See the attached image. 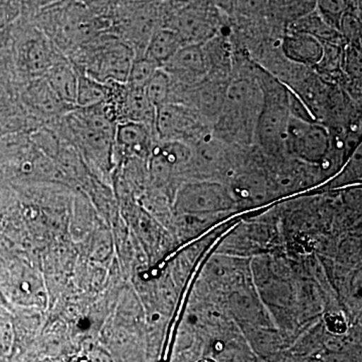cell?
Instances as JSON below:
<instances>
[{
  "mask_svg": "<svg viewBox=\"0 0 362 362\" xmlns=\"http://www.w3.org/2000/svg\"><path fill=\"white\" fill-rule=\"evenodd\" d=\"M182 45H185L182 40L175 30L169 28H159L152 33L142 56L162 68Z\"/></svg>",
  "mask_w": 362,
  "mask_h": 362,
  "instance_id": "cell-10",
  "label": "cell"
},
{
  "mask_svg": "<svg viewBox=\"0 0 362 362\" xmlns=\"http://www.w3.org/2000/svg\"><path fill=\"white\" fill-rule=\"evenodd\" d=\"M287 105L290 116L293 117V118L303 121H316L307 105L304 103L303 100L298 96L296 93L289 87H288Z\"/></svg>",
  "mask_w": 362,
  "mask_h": 362,
  "instance_id": "cell-18",
  "label": "cell"
},
{
  "mask_svg": "<svg viewBox=\"0 0 362 362\" xmlns=\"http://www.w3.org/2000/svg\"><path fill=\"white\" fill-rule=\"evenodd\" d=\"M173 85L170 76L163 69H158L144 88L145 94L154 108H159L162 105L170 102Z\"/></svg>",
  "mask_w": 362,
  "mask_h": 362,
  "instance_id": "cell-14",
  "label": "cell"
},
{
  "mask_svg": "<svg viewBox=\"0 0 362 362\" xmlns=\"http://www.w3.org/2000/svg\"><path fill=\"white\" fill-rule=\"evenodd\" d=\"M124 100L120 122H137L145 124L154 130L156 109L150 103L144 89L129 87L127 84Z\"/></svg>",
  "mask_w": 362,
  "mask_h": 362,
  "instance_id": "cell-8",
  "label": "cell"
},
{
  "mask_svg": "<svg viewBox=\"0 0 362 362\" xmlns=\"http://www.w3.org/2000/svg\"><path fill=\"white\" fill-rule=\"evenodd\" d=\"M75 69L77 71L76 104L80 108H88V107L103 103L105 96H106L104 83L98 82L94 78L89 77L80 69Z\"/></svg>",
  "mask_w": 362,
  "mask_h": 362,
  "instance_id": "cell-13",
  "label": "cell"
},
{
  "mask_svg": "<svg viewBox=\"0 0 362 362\" xmlns=\"http://www.w3.org/2000/svg\"><path fill=\"white\" fill-rule=\"evenodd\" d=\"M338 32L346 45L358 47L361 42V21L354 11H349L340 21Z\"/></svg>",
  "mask_w": 362,
  "mask_h": 362,
  "instance_id": "cell-17",
  "label": "cell"
},
{
  "mask_svg": "<svg viewBox=\"0 0 362 362\" xmlns=\"http://www.w3.org/2000/svg\"><path fill=\"white\" fill-rule=\"evenodd\" d=\"M317 0H269L268 11L289 25L316 9Z\"/></svg>",
  "mask_w": 362,
  "mask_h": 362,
  "instance_id": "cell-12",
  "label": "cell"
},
{
  "mask_svg": "<svg viewBox=\"0 0 362 362\" xmlns=\"http://www.w3.org/2000/svg\"><path fill=\"white\" fill-rule=\"evenodd\" d=\"M45 76L47 85L63 103L76 104L77 71L75 68L59 59Z\"/></svg>",
  "mask_w": 362,
  "mask_h": 362,
  "instance_id": "cell-9",
  "label": "cell"
},
{
  "mask_svg": "<svg viewBox=\"0 0 362 362\" xmlns=\"http://www.w3.org/2000/svg\"><path fill=\"white\" fill-rule=\"evenodd\" d=\"M269 0H235V11L247 16H259L268 11Z\"/></svg>",
  "mask_w": 362,
  "mask_h": 362,
  "instance_id": "cell-19",
  "label": "cell"
},
{
  "mask_svg": "<svg viewBox=\"0 0 362 362\" xmlns=\"http://www.w3.org/2000/svg\"><path fill=\"white\" fill-rule=\"evenodd\" d=\"M283 56L296 65L314 69L323 56V42L307 33L288 30L281 42Z\"/></svg>",
  "mask_w": 362,
  "mask_h": 362,
  "instance_id": "cell-6",
  "label": "cell"
},
{
  "mask_svg": "<svg viewBox=\"0 0 362 362\" xmlns=\"http://www.w3.org/2000/svg\"><path fill=\"white\" fill-rule=\"evenodd\" d=\"M154 130L145 124L131 122L118 123L115 128V141L126 153L148 158L153 148Z\"/></svg>",
  "mask_w": 362,
  "mask_h": 362,
  "instance_id": "cell-7",
  "label": "cell"
},
{
  "mask_svg": "<svg viewBox=\"0 0 362 362\" xmlns=\"http://www.w3.org/2000/svg\"><path fill=\"white\" fill-rule=\"evenodd\" d=\"M175 82L194 86L207 77L209 71L204 45H185L162 66Z\"/></svg>",
  "mask_w": 362,
  "mask_h": 362,
  "instance_id": "cell-5",
  "label": "cell"
},
{
  "mask_svg": "<svg viewBox=\"0 0 362 362\" xmlns=\"http://www.w3.org/2000/svg\"><path fill=\"white\" fill-rule=\"evenodd\" d=\"M351 0H317L315 11L328 25L338 30L343 16L352 11Z\"/></svg>",
  "mask_w": 362,
  "mask_h": 362,
  "instance_id": "cell-16",
  "label": "cell"
},
{
  "mask_svg": "<svg viewBox=\"0 0 362 362\" xmlns=\"http://www.w3.org/2000/svg\"><path fill=\"white\" fill-rule=\"evenodd\" d=\"M220 28L218 9L202 2L178 11L169 28L180 35L183 45H204L218 35Z\"/></svg>",
  "mask_w": 362,
  "mask_h": 362,
  "instance_id": "cell-4",
  "label": "cell"
},
{
  "mask_svg": "<svg viewBox=\"0 0 362 362\" xmlns=\"http://www.w3.org/2000/svg\"><path fill=\"white\" fill-rule=\"evenodd\" d=\"M264 105V95L256 75V63L233 71L225 103L213 125L211 134L232 146H257V122Z\"/></svg>",
  "mask_w": 362,
  "mask_h": 362,
  "instance_id": "cell-1",
  "label": "cell"
},
{
  "mask_svg": "<svg viewBox=\"0 0 362 362\" xmlns=\"http://www.w3.org/2000/svg\"><path fill=\"white\" fill-rule=\"evenodd\" d=\"M160 66L145 56H136L131 66L126 84L132 88L144 89Z\"/></svg>",
  "mask_w": 362,
  "mask_h": 362,
  "instance_id": "cell-15",
  "label": "cell"
},
{
  "mask_svg": "<svg viewBox=\"0 0 362 362\" xmlns=\"http://www.w3.org/2000/svg\"><path fill=\"white\" fill-rule=\"evenodd\" d=\"M135 58L134 49L129 45L111 44L86 54L82 59L84 64L78 69L100 83H126Z\"/></svg>",
  "mask_w": 362,
  "mask_h": 362,
  "instance_id": "cell-3",
  "label": "cell"
},
{
  "mask_svg": "<svg viewBox=\"0 0 362 362\" xmlns=\"http://www.w3.org/2000/svg\"><path fill=\"white\" fill-rule=\"evenodd\" d=\"M288 30L307 33L316 37L323 44L328 42V44L346 45L339 32L328 25L316 11L289 23Z\"/></svg>",
  "mask_w": 362,
  "mask_h": 362,
  "instance_id": "cell-11",
  "label": "cell"
},
{
  "mask_svg": "<svg viewBox=\"0 0 362 362\" xmlns=\"http://www.w3.org/2000/svg\"><path fill=\"white\" fill-rule=\"evenodd\" d=\"M153 128L158 141L182 142L192 147L213 132V126L194 109L180 103L157 108Z\"/></svg>",
  "mask_w": 362,
  "mask_h": 362,
  "instance_id": "cell-2",
  "label": "cell"
}]
</instances>
